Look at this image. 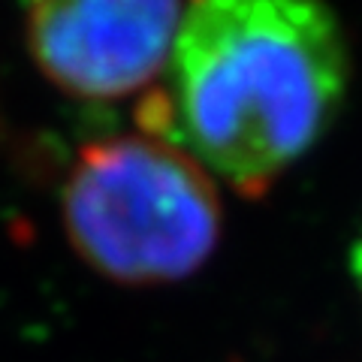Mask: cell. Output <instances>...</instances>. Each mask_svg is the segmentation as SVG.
<instances>
[{
    "instance_id": "cell-3",
    "label": "cell",
    "mask_w": 362,
    "mask_h": 362,
    "mask_svg": "<svg viewBox=\"0 0 362 362\" xmlns=\"http://www.w3.org/2000/svg\"><path fill=\"white\" fill-rule=\"evenodd\" d=\"M181 0H28V45L40 70L76 97H127L166 66Z\"/></svg>"
},
{
    "instance_id": "cell-1",
    "label": "cell",
    "mask_w": 362,
    "mask_h": 362,
    "mask_svg": "<svg viewBox=\"0 0 362 362\" xmlns=\"http://www.w3.org/2000/svg\"><path fill=\"white\" fill-rule=\"evenodd\" d=\"M350 61L326 0H190L145 127L242 194H263L329 130Z\"/></svg>"
},
{
    "instance_id": "cell-4",
    "label": "cell",
    "mask_w": 362,
    "mask_h": 362,
    "mask_svg": "<svg viewBox=\"0 0 362 362\" xmlns=\"http://www.w3.org/2000/svg\"><path fill=\"white\" fill-rule=\"evenodd\" d=\"M354 275H356L359 290H362V239H359V245L354 247Z\"/></svg>"
},
{
    "instance_id": "cell-2",
    "label": "cell",
    "mask_w": 362,
    "mask_h": 362,
    "mask_svg": "<svg viewBox=\"0 0 362 362\" xmlns=\"http://www.w3.org/2000/svg\"><path fill=\"white\" fill-rule=\"evenodd\" d=\"M70 242L124 284H163L199 269L221 235L211 175L178 145L121 136L78 154L64 190Z\"/></svg>"
}]
</instances>
